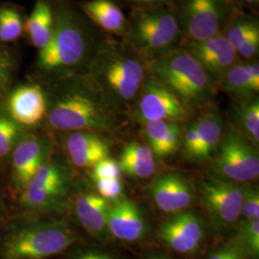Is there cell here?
<instances>
[{
    "label": "cell",
    "mask_w": 259,
    "mask_h": 259,
    "mask_svg": "<svg viewBox=\"0 0 259 259\" xmlns=\"http://www.w3.org/2000/svg\"><path fill=\"white\" fill-rule=\"evenodd\" d=\"M53 6V34L35 64L38 76L51 83L85 72L108 36L68 1L56 0Z\"/></svg>",
    "instance_id": "cell-1"
},
{
    "label": "cell",
    "mask_w": 259,
    "mask_h": 259,
    "mask_svg": "<svg viewBox=\"0 0 259 259\" xmlns=\"http://www.w3.org/2000/svg\"><path fill=\"white\" fill-rule=\"evenodd\" d=\"M47 93V120L59 132L111 131L116 127V111L85 72L53 82Z\"/></svg>",
    "instance_id": "cell-2"
},
{
    "label": "cell",
    "mask_w": 259,
    "mask_h": 259,
    "mask_svg": "<svg viewBox=\"0 0 259 259\" xmlns=\"http://www.w3.org/2000/svg\"><path fill=\"white\" fill-rule=\"evenodd\" d=\"M85 73L111 106L124 113L131 111L150 70L148 62L129 44L108 35Z\"/></svg>",
    "instance_id": "cell-3"
},
{
    "label": "cell",
    "mask_w": 259,
    "mask_h": 259,
    "mask_svg": "<svg viewBox=\"0 0 259 259\" xmlns=\"http://www.w3.org/2000/svg\"><path fill=\"white\" fill-rule=\"evenodd\" d=\"M78 239L74 229L63 220L23 218L11 223L1 236L0 258H50Z\"/></svg>",
    "instance_id": "cell-4"
},
{
    "label": "cell",
    "mask_w": 259,
    "mask_h": 259,
    "mask_svg": "<svg viewBox=\"0 0 259 259\" xmlns=\"http://www.w3.org/2000/svg\"><path fill=\"white\" fill-rule=\"evenodd\" d=\"M149 70L193 111L212 108L219 88L183 47L150 62Z\"/></svg>",
    "instance_id": "cell-5"
},
{
    "label": "cell",
    "mask_w": 259,
    "mask_h": 259,
    "mask_svg": "<svg viewBox=\"0 0 259 259\" xmlns=\"http://www.w3.org/2000/svg\"><path fill=\"white\" fill-rule=\"evenodd\" d=\"M125 41L150 63L180 47L183 37L173 7L130 10Z\"/></svg>",
    "instance_id": "cell-6"
},
{
    "label": "cell",
    "mask_w": 259,
    "mask_h": 259,
    "mask_svg": "<svg viewBox=\"0 0 259 259\" xmlns=\"http://www.w3.org/2000/svg\"><path fill=\"white\" fill-rule=\"evenodd\" d=\"M235 10L228 0H176L173 6L183 39L196 41L223 34Z\"/></svg>",
    "instance_id": "cell-7"
},
{
    "label": "cell",
    "mask_w": 259,
    "mask_h": 259,
    "mask_svg": "<svg viewBox=\"0 0 259 259\" xmlns=\"http://www.w3.org/2000/svg\"><path fill=\"white\" fill-rule=\"evenodd\" d=\"M67 170L56 160H47L20 192L19 203L29 212L45 214L63 210L69 193Z\"/></svg>",
    "instance_id": "cell-8"
},
{
    "label": "cell",
    "mask_w": 259,
    "mask_h": 259,
    "mask_svg": "<svg viewBox=\"0 0 259 259\" xmlns=\"http://www.w3.org/2000/svg\"><path fill=\"white\" fill-rule=\"evenodd\" d=\"M214 171L232 183H249L259 176V156L255 146L235 130L223 134L216 151Z\"/></svg>",
    "instance_id": "cell-9"
},
{
    "label": "cell",
    "mask_w": 259,
    "mask_h": 259,
    "mask_svg": "<svg viewBox=\"0 0 259 259\" xmlns=\"http://www.w3.org/2000/svg\"><path fill=\"white\" fill-rule=\"evenodd\" d=\"M195 111L164 84L149 75L142 84L129 113L143 124L149 121L168 120L185 123Z\"/></svg>",
    "instance_id": "cell-10"
},
{
    "label": "cell",
    "mask_w": 259,
    "mask_h": 259,
    "mask_svg": "<svg viewBox=\"0 0 259 259\" xmlns=\"http://www.w3.org/2000/svg\"><path fill=\"white\" fill-rule=\"evenodd\" d=\"M198 188L215 232H224L239 222L242 186L220 178L208 177L200 180Z\"/></svg>",
    "instance_id": "cell-11"
},
{
    "label": "cell",
    "mask_w": 259,
    "mask_h": 259,
    "mask_svg": "<svg viewBox=\"0 0 259 259\" xmlns=\"http://www.w3.org/2000/svg\"><path fill=\"white\" fill-rule=\"evenodd\" d=\"M206 234L204 220L192 211L175 213L160 224L157 236L169 249L184 255H194Z\"/></svg>",
    "instance_id": "cell-12"
},
{
    "label": "cell",
    "mask_w": 259,
    "mask_h": 259,
    "mask_svg": "<svg viewBox=\"0 0 259 259\" xmlns=\"http://www.w3.org/2000/svg\"><path fill=\"white\" fill-rule=\"evenodd\" d=\"M180 47L194 58L217 85L226 72L240 60L223 34L197 41L183 39Z\"/></svg>",
    "instance_id": "cell-13"
},
{
    "label": "cell",
    "mask_w": 259,
    "mask_h": 259,
    "mask_svg": "<svg viewBox=\"0 0 259 259\" xmlns=\"http://www.w3.org/2000/svg\"><path fill=\"white\" fill-rule=\"evenodd\" d=\"M48 98L37 83H25L10 92L5 112L20 127H34L47 117Z\"/></svg>",
    "instance_id": "cell-14"
},
{
    "label": "cell",
    "mask_w": 259,
    "mask_h": 259,
    "mask_svg": "<svg viewBox=\"0 0 259 259\" xmlns=\"http://www.w3.org/2000/svg\"><path fill=\"white\" fill-rule=\"evenodd\" d=\"M49 146L37 135H22L11 154L12 181L19 193L25 188L37 169L47 160Z\"/></svg>",
    "instance_id": "cell-15"
},
{
    "label": "cell",
    "mask_w": 259,
    "mask_h": 259,
    "mask_svg": "<svg viewBox=\"0 0 259 259\" xmlns=\"http://www.w3.org/2000/svg\"><path fill=\"white\" fill-rule=\"evenodd\" d=\"M108 232L111 237L127 243L143 240L148 234V222L138 204L125 197L110 203Z\"/></svg>",
    "instance_id": "cell-16"
},
{
    "label": "cell",
    "mask_w": 259,
    "mask_h": 259,
    "mask_svg": "<svg viewBox=\"0 0 259 259\" xmlns=\"http://www.w3.org/2000/svg\"><path fill=\"white\" fill-rule=\"evenodd\" d=\"M149 191L157 207L167 213L184 211L194 200L192 185L178 173L157 177L150 185Z\"/></svg>",
    "instance_id": "cell-17"
},
{
    "label": "cell",
    "mask_w": 259,
    "mask_h": 259,
    "mask_svg": "<svg viewBox=\"0 0 259 259\" xmlns=\"http://www.w3.org/2000/svg\"><path fill=\"white\" fill-rule=\"evenodd\" d=\"M223 35L240 60H254L259 55V19L257 16L235 10Z\"/></svg>",
    "instance_id": "cell-18"
},
{
    "label": "cell",
    "mask_w": 259,
    "mask_h": 259,
    "mask_svg": "<svg viewBox=\"0 0 259 259\" xmlns=\"http://www.w3.org/2000/svg\"><path fill=\"white\" fill-rule=\"evenodd\" d=\"M110 143L98 132H68L65 150L72 164L78 168H93L110 155Z\"/></svg>",
    "instance_id": "cell-19"
},
{
    "label": "cell",
    "mask_w": 259,
    "mask_h": 259,
    "mask_svg": "<svg viewBox=\"0 0 259 259\" xmlns=\"http://www.w3.org/2000/svg\"><path fill=\"white\" fill-rule=\"evenodd\" d=\"M78 7L105 34L122 40L126 39L129 32V19L118 1L85 0L80 2Z\"/></svg>",
    "instance_id": "cell-20"
},
{
    "label": "cell",
    "mask_w": 259,
    "mask_h": 259,
    "mask_svg": "<svg viewBox=\"0 0 259 259\" xmlns=\"http://www.w3.org/2000/svg\"><path fill=\"white\" fill-rule=\"evenodd\" d=\"M218 88L231 95L235 102L258 96V59L239 60L224 75Z\"/></svg>",
    "instance_id": "cell-21"
},
{
    "label": "cell",
    "mask_w": 259,
    "mask_h": 259,
    "mask_svg": "<svg viewBox=\"0 0 259 259\" xmlns=\"http://www.w3.org/2000/svg\"><path fill=\"white\" fill-rule=\"evenodd\" d=\"M110 202L99 194L83 192L74 201V210L78 222L83 230L100 240H108V212Z\"/></svg>",
    "instance_id": "cell-22"
},
{
    "label": "cell",
    "mask_w": 259,
    "mask_h": 259,
    "mask_svg": "<svg viewBox=\"0 0 259 259\" xmlns=\"http://www.w3.org/2000/svg\"><path fill=\"white\" fill-rule=\"evenodd\" d=\"M183 122L157 120L143 123L148 146L155 157L167 158L179 148L183 135Z\"/></svg>",
    "instance_id": "cell-23"
},
{
    "label": "cell",
    "mask_w": 259,
    "mask_h": 259,
    "mask_svg": "<svg viewBox=\"0 0 259 259\" xmlns=\"http://www.w3.org/2000/svg\"><path fill=\"white\" fill-rule=\"evenodd\" d=\"M199 140L198 161L211 159L218 148L224 134V119L214 108L199 111L193 120Z\"/></svg>",
    "instance_id": "cell-24"
},
{
    "label": "cell",
    "mask_w": 259,
    "mask_h": 259,
    "mask_svg": "<svg viewBox=\"0 0 259 259\" xmlns=\"http://www.w3.org/2000/svg\"><path fill=\"white\" fill-rule=\"evenodd\" d=\"M54 6L50 0H37L34 9L24 22V32L30 44L37 50L47 46L53 34Z\"/></svg>",
    "instance_id": "cell-25"
},
{
    "label": "cell",
    "mask_w": 259,
    "mask_h": 259,
    "mask_svg": "<svg viewBox=\"0 0 259 259\" xmlns=\"http://www.w3.org/2000/svg\"><path fill=\"white\" fill-rule=\"evenodd\" d=\"M121 172L134 179H148L156 171L155 156L148 145L131 142L121 152L117 161Z\"/></svg>",
    "instance_id": "cell-26"
},
{
    "label": "cell",
    "mask_w": 259,
    "mask_h": 259,
    "mask_svg": "<svg viewBox=\"0 0 259 259\" xmlns=\"http://www.w3.org/2000/svg\"><path fill=\"white\" fill-rule=\"evenodd\" d=\"M231 115L239 134L254 146L259 143L258 96L250 100L235 102L231 107Z\"/></svg>",
    "instance_id": "cell-27"
},
{
    "label": "cell",
    "mask_w": 259,
    "mask_h": 259,
    "mask_svg": "<svg viewBox=\"0 0 259 259\" xmlns=\"http://www.w3.org/2000/svg\"><path fill=\"white\" fill-rule=\"evenodd\" d=\"M250 259L259 258V219H243L236 225L232 237Z\"/></svg>",
    "instance_id": "cell-28"
},
{
    "label": "cell",
    "mask_w": 259,
    "mask_h": 259,
    "mask_svg": "<svg viewBox=\"0 0 259 259\" xmlns=\"http://www.w3.org/2000/svg\"><path fill=\"white\" fill-rule=\"evenodd\" d=\"M24 32V21L15 7H0V41L12 42L19 39Z\"/></svg>",
    "instance_id": "cell-29"
},
{
    "label": "cell",
    "mask_w": 259,
    "mask_h": 259,
    "mask_svg": "<svg viewBox=\"0 0 259 259\" xmlns=\"http://www.w3.org/2000/svg\"><path fill=\"white\" fill-rule=\"evenodd\" d=\"M22 135V127L13 120L6 112H0V161L11 157Z\"/></svg>",
    "instance_id": "cell-30"
},
{
    "label": "cell",
    "mask_w": 259,
    "mask_h": 259,
    "mask_svg": "<svg viewBox=\"0 0 259 259\" xmlns=\"http://www.w3.org/2000/svg\"><path fill=\"white\" fill-rule=\"evenodd\" d=\"M241 217L247 220L259 219V192L254 186H242Z\"/></svg>",
    "instance_id": "cell-31"
},
{
    "label": "cell",
    "mask_w": 259,
    "mask_h": 259,
    "mask_svg": "<svg viewBox=\"0 0 259 259\" xmlns=\"http://www.w3.org/2000/svg\"><path fill=\"white\" fill-rule=\"evenodd\" d=\"M16 70V61L8 51L0 50V100L8 92Z\"/></svg>",
    "instance_id": "cell-32"
},
{
    "label": "cell",
    "mask_w": 259,
    "mask_h": 259,
    "mask_svg": "<svg viewBox=\"0 0 259 259\" xmlns=\"http://www.w3.org/2000/svg\"><path fill=\"white\" fill-rule=\"evenodd\" d=\"M121 170L116 160L106 157L92 168V178L94 182L104 179H120Z\"/></svg>",
    "instance_id": "cell-33"
},
{
    "label": "cell",
    "mask_w": 259,
    "mask_h": 259,
    "mask_svg": "<svg viewBox=\"0 0 259 259\" xmlns=\"http://www.w3.org/2000/svg\"><path fill=\"white\" fill-rule=\"evenodd\" d=\"M95 184L98 194L110 203L123 197V185L120 179H104L96 181Z\"/></svg>",
    "instance_id": "cell-34"
},
{
    "label": "cell",
    "mask_w": 259,
    "mask_h": 259,
    "mask_svg": "<svg viewBox=\"0 0 259 259\" xmlns=\"http://www.w3.org/2000/svg\"><path fill=\"white\" fill-rule=\"evenodd\" d=\"M183 138V151L186 158L198 161L199 155V140L195 127L194 122L191 121L184 133Z\"/></svg>",
    "instance_id": "cell-35"
},
{
    "label": "cell",
    "mask_w": 259,
    "mask_h": 259,
    "mask_svg": "<svg viewBox=\"0 0 259 259\" xmlns=\"http://www.w3.org/2000/svg\"><path fill=\"white\" fill-rule=\"evenodd\" d=\"M206 259H250L237 242L232 238L206 257Z\"/></svg>",
    "instance_id": "cell-36"
},
{
    "label": "cell",
    "mask_w": 259,
    "mask_h": 259,
    "mask_svg": "<svg viewBox=\"0 0 259 259\" xmlns=\"http://www.w3.org/2000/svg\"><path fill=\"white\" fill-rule=\"evenodd\" d=\"M120 5L130 10L145 9L155 7H173L176 0H119Z\"/></svg>",
    "instance_id": "cell-37"
},
{
    "label": "cell",
    "mask_w": 259,
    "mask_h": 259,
    "mask_svg": "<svg viewBox=\"0 0 259 259\" xmlns=\"http://www.w3.org/2000/svg\"><path fill=\"white\" fill-rule=\"evenodd\" d=\"M70 259H118L115 255L110 252L103 250H85L83 252L77 253Z\"/></svg>",
    "instance_id": "cell-38"
},
{
    "label": "cell",
    "mask_w": 259,
    "mask_h": 259,
    "mask_svg": "<svg viewBox=\"0 0 259 259\" xmlns=\"http://www.w3.org/2000/svg\"><path fill=\"white\" fill-rule=\"evenodd\" d=\"M238 8L257 16L259 10V0H238Z\"/></svg>",
    "instance_id": "cell-39"
},
{
    "label": "cell",
    "mask_w": 259,
    "mask_h": 259,
    "mask_svg": "<svg viewBox=\"0 0 259 259\" xmlns=\"http://www.w3.org/2000/svg\"><path fill=\"white\" fill-rule=\"evenodd\" d=\"M144 259H172L167 255H164L162 253H153V254H150L147 257H145Z\"/></svg>",
    "instance_id": "cell-40"
},
{
    "label": "cell",
    "mask_w": 259,
    "mask_h": 259,
    "mask_svg": "<svg viewBox=\"0 0 259 259\" xmlns=\"http://www.w3.org/2000/svg\"><path fill=\"white\" fill-rule=\"evenodd\" d=\"M228 1H229V2H231V3H232V5H233L235 8L239 9V8H238V0H228Z\"/></svg>",
    "instance_id": "cell-41"
},
{
    "label": "cell",
    "mask_w": 259,
    "mask_h": 259,
    "mask_svg": "<svg viewBox=\"0 0 259 259\" xmlns=\"http://www.w3.org/2000/svg\"><path fill=\"white\" fill-rule=\"evenodd\" d=\"M2 212H3V204H2V200L0 198V217L2 215Z\"/></svg>",
    "instance_id": "cell-42"
}]
</instances>
